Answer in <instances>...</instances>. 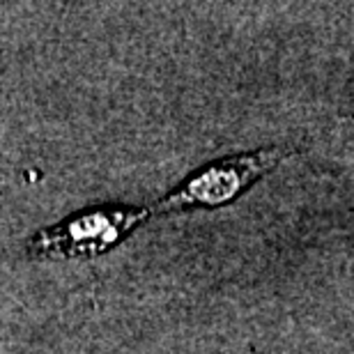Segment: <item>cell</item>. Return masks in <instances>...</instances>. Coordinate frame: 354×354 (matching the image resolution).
I'll use <instances>...</instances> for the list:
<instances>
[{"label": "cell", "mask_w": 354, "mask_h": 354, "mask_svg": "<svg viewBox=\"0 0 354 354\" xmlns=\"http://www.w3.org/2000/svg\"><path fill=\"white\" fill-rule=\"evenodd\" d=\"M152 214V209H95L67 218L55 228L41 230L28 244L37 256L88 258L109 251L133 225Z\"/></svg>", "instance_id": "2"}, {"label": "cell", "mask_w": 354, "mask_h": 354, "mask_svg": "<svg viewBox=\"0 0 354 354\" xmlns=\"http://www.w3.org/2000/svg\"><path fill=\"white\" fill-rule=\"evenodd\" d=\"M281 159H286V150L272 147V150H258L251 154H239L216 164H209L201 173L189 177L182 187L159 201L152 212L180 209V207H218L230 203L242 191H246L260 175L272 171Z\"/></svg>", "instance_id": "1"}]
</instances>
